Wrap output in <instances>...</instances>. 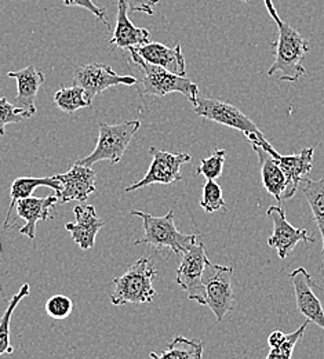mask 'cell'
<instances>
[{"label":"cell","mask_w":324,"mask_h":359,"mask_svg":"<svg viewBox=\"0 0 324 359\" xmlns=\"http://www.w3.org/2000/svg\"><path fill=\"white\" fill-rule=\"evenodd\" d=\"M152 359H202L203 358V341L199 339H186L177 336L169 347L157 353H150Z\"/></svg>","instance_id":"22"},{"label":"cell","mask_w":324,"mask_h":359,"mask_svg":"<svg viewBox=\"0 0 324 359\" xmlns=\"http://www.w3.org/2000/svg\"><path fill=\"white\" fill-rule=\"evenodd\" d=\"M139 55L149 64L162 67L171 74L186 76L185 57L183 54V46L167 47L163 43H146V45L133 47Z\"/></svg>","instance_id":"18"},{"label":"cell","mask_w":324,"mask_h":359,"mask_svg":"<svg viewBox=\"0 0 324 359\" xmlns=\"http://www.w3.org/2000/svg\"><path fill=\"white\" fill-rule=\"evenodd\" d=\"M160 0H126L130 11L145 13L148 15H153V8Z\"/></svg>","instance_id":"32"},{"label":"cell","mask_w":324,"mask_h":359,"mask_svg":"<svg viewBox=\"0 0 324 359\" xmlns=\"http://www.w3.org/2000/svg\"><path fill=\"white\" fill-rule=\"evenodd\" d=\"M286 337H287V334H284V333L280 332V330H275V332H272V333L269 334V337H268V346H269L271 348L279 347L280 344H283V341L286 340Z\"/></svg>","instance_id":"33"},{"label":"cell","mask_w":324,"mask_h":359,"mask_svg":"<svg viewBox=\"0 0 324 359\" xmlns=\"http://www.w3.org/2000/svg\"><path fill=\"white\" fill-rule=\"evenodd\" d=\"M267 216L274 222V233L268 239V245L278 250L279 257L281 260L287 259V256L300 242H316V239L311 236L307 229L295 228L287 222L286 212L281 206H271L267 210Z\"/></svg>","instance_id":"11"},{"label":"cell","mask_w":324,"mask_h":359,"mask_svg":"<svg viewBox=\"0 0 324 359\" xmlns=\"http://www.w3.org/2000/svg\"><path fill=\"white\" fill-rule=\"evenodd\" d=\"M309 320L307 319L295 332L287 334L286 340L283 341V344H280L279 347L275 348H271L268 357L265 359H291L293 358V353H294V348L297 346V343L300 341V339H302L304 336V332L308 326Z\"/></svg>","instance_id":"29"},{"label":"cell","mask_w":324,"mask_h":359,"mask_svg":"<svg viewBox=\"0 0 324 359\" xmlns=\"http://www.w3.org/2000/svg\"><path fill=\"white\" fill-rule=\"evenodd\" d=\"M130 215L141 217L143 225V236L136 241V245H152L157 250L167 248L173 253L183 256L188 248L196 242V235L183 233L177 229L173 210L162 217H155L139 210H132Z\"/></svg>","instance_id":"5"},{"label":"cell","mask_w":324,"mask_h":359,"mask_svg":"<svg viewBox=\"0 0 324 359\" xmlns=\"http://www.w3.org/2000/svg\"><path fill=\"white\" fill-rule=\"evenodd\" d=\"M73 215L75 223H68L65 229L82 250L93 249L97 233L104 226V222L98 217L93 205H78L73 209Z\"/></svg>","instance_id":"14"},{"label":"cell","mask_w":324,"mask_h":359,"mask_svg":"<svg viewBox=\"0 0 324 359\" xmlns=\"http://www.w3.org/2000/svg\"><path fill=\"white\" fill-rule=\"evenodd\" d=\"M149 155L152 156V163L149 170L136 184H132L125 188V192H132L139 188H145L152 184H163L169 185L176 181H181V168L192 161V156L185 152L171 154L167 151H162L159 148L150 147Z\"/></svg>","instance_id":"8"},{"label":"cell","mask_w":324,"mask_h":359,"mask_svg":"<svg viewBox=\"0 0 324 359\" xmlns=\"http://www.w3.org/2000/svg\"><path fill=\"white\" fill-rule=\"evenodd\" d=\"M127 50L130 53L133 62L139 67L142 74L139 81H137L139 94L142 97H146V95L164 97L171 93H181L192 104L196 102V100L199 98V88L196 83L189 81L186 76L171 74L162 67L149 64L133 47Z\"/></svg>","instance_id":"4"},{"label":"cell","mask_w":324,"mask_h":359,"mask_svg":"<svg viewBox=\"0 0 324 359\" xmlns=\"http://www.w3.org/2000/svg\"><path fill=\"white\" fill-rule=\"evenodd\" d=\"M32 116H34L32 114L21 108H17L6 97H0V135H6V129H4L6 125L18 123Z\"/></svg>","instance_id":"28"},{"label":"cell","mask_w":324,"mask_h":359,"mask_svg":"<svg viewBox=\"0 0 324 359\" xmlns=\"http://www.w3.org/2000/svg\"><path fill=\"white\" fill-rule=\"evenodd\" d=\"M206 249L203 243H192L183 255L176 280L188 294L189 300L206 306V289L203 285V272L207 263Z\"/></svg>","instance_id":"9"},{"label":"cell","mask_w":324,"mask_h":359,"mask_svg":"<svg viewBox=\"0 0 324 359\" xmlns=\"http://www.w3.org/2000/svg\"><path fill=\"white\" fill-rule=\"evenodd\" d=\"M264 3L278 27V41L272 43L275 61L268 69V76L279 74L281 82H298L307 75L302 62L309 51V42L297 29L280 18L272 0H264Z\"/></svg>","instance_id":"1"},{"label":"cell","mask_w":324,"mask_h":359,"mask_svg":"<svg viewBox=\"0 0 324 359\" xmlns=\"http://www.w3.org/2000/svg\"><path fill=\"white\" fill-rule=\"evenodd\" d=\"M156 275L157 269H155L153 256L139 259L122 276L112 279L115 289L111 294V303L115 307L150 303L156 296V290L152 285Z\"/></svg>","instance_id":"3"},{"label":"cell","mask_w":324,"mask_h":359,"mask_svg":"<svg viewBox=\"0 0 324 359\" xmlns=\"http://www.w3.org/2000/svg\"><path fill=\"white\" fill-rule=\"evenodd\" d=\"M232 267L213 264L207 260L203 272V285L207 300L206 306L210 307L218 322L233 310L234 294L232 289Z\"/></svg>","instance_id":"7"},{"label":"cell","mask_w":324,"mask_h":359,"mask_svg":"<svg viewBox=\"0 0 324 359\" xmlns=\"http://www.w3.org/2000/svg\"><path fill=\"white\" fill-rule=\"evenodd\" d=\"M129 6L126 0L118 1V15H116V25L113 29V36L109 41V45L122 48L139 47V46L149 43L150 34L145 28H137L129 20Z\"/></svg>","instance_id":"19"},{"label":"cell","mask_w":324,"mask_h":359,"mask_svg":"<svg viewBox=\"0 0 324 359\" xmlns=\"http://www.w3.org/2000/svg\"><path fill=\"white\" fill-rule=\"evenodd\" d=\"M64 6L65 7H71V6H78L82 8L89 10L90 13H93L94 15L104 24L108 27V29H111V24L108 22V17H106V8L105 7H98L93 0H64Z\"/></svg>","instance_id":"31"},{"label":"cell","mask_w":324,"mask_h":359,"mask_svg":"<svg viewBox=\"0 0 324 359\" xmlns=\"http://www.w3.org/2000/svg\"><path fill=\"white\" fill-rule=\"evenodd\" d=\"M141 128L139 121H126L118 125H108L105 122L99 123V135L93 152L79 159L78 163L92 168L99 161H108L112 165H118L129 148L134 135Z\"/></svg>","instance_id":"6"},{"label":"cell","mask_w":324,"mask_h":359,"mask_svg":"<svg viewBox=\"0 0 324 359\" xmlns=\"http://www.w3.org/2000/svg\"><path fill=\"white\" fill-rule=\"evenodd\" d=\"M95 172L89 166L75 162L72 168L62 175H55L54 179L59 181L61 191L55 194L59 203H68L72 201L85 202L97 188Z\"/></svg>","instance_id":"12"},{"label":"cell","mask_w":324,"mask_h":359,"mask_svg":"<svg viewBox=\"0 0 324 359\" xmlns=\"http://www.w3.org/2000/svg\"><path fill=\"white\" fill-rule=\"evenodd\" d=\"M54 104L66 114H73L78 109L87 108L92 105V101H89L85 90L80 86H72V88H61L54 94Z\"/></svg>","instance_id":"25"},{"label":"cell","mask_w":324,"mask_h":359,"mask_svg":"<svg viewBox=\"0 0 324 359\" xmlns=\"http://www.w3.org/2000/svg\"><path fill=\"white\" fill-rule=\"evenodd\" d=\"M291 283L294 286L297 309L309 322H314L324 330V310L318 299L314 286L315 282L309 272L302 267L294 269L290 273Z\"/></svg>","instance_id":"13"},{"label":"cell","mask_w":324,"mask_h":359,"mask_svg":"<svg viewBox=\"0 0 324 359\" xmlns=\"http://www.w3.org/2000/svg\"><path fill=\"white\" fill-rule=\"evenodd\" d=\"M73 311V302L64 294H54L46 303V313L55 320L66 319Z\"/></svg>","instance_id":"30"},{"label":"cell","mask_w":324,"mask_h":359,"mask_svg":"<svg viewBox=\"0 0 324 359\" xmlns=\"http://www.w3.org/2000/svg\"><path fill=\"white\" fill-rule=\"evenodd\" d=\"M200 206L207 213L227 210V203L223 196V189L216 182V180H207L206 184L203 185V195L200 199Z\"/></svg>","instance_id":"26"},{"label":"cell","mask_w":324,"mask_h":359,"mask_svg":"<svg viewBox=\"0 0 324 359\" xmlns=\"http://www.w3.org/2000/svg\"><path fill=\"white\" fill-rule=\"evenodd\" d=\"M39 187L51 188V189L55 191V194H58L61 191V184H59V181L54 179V176L52 177H45V179H41V177H21V179H17L13 182L11 189H10L11 202H10L4 223H3L4 229H8L10 226H13L11 213L15 210L17 202L21 201V199L31 198L32 194L35 192V189L39 188Z\"/></svg>","instance_id":"20"},{"label":"cell","mask_w":324,"mask_h":359,"mask_svg":"<svg viewBox=\"0 0 324 359\" xmlns=\"http://www.w3.org/2000/svg\"><path fill=\"white\" fill-rule=\"evenodd\" d=\"M240 1H243V3H246V1H250V0H240Z\"/></svg>","instance_id":"34"},{"label":"cell","mask_w":324,"mask_h":359,"mask_svg":"<svg viewBox=\"0 0 324 359\" xmlns=\"http://www.w3.org/2000/svg\"><path fill=\"white\" fill-rule=\"evenodd\" d=\"M314 154H315V148H305L302 149L301 154H297V155L284 156L278 154L275 156L280 169L283 170L287 179V188L283 194V201L291 199L295 195L301 184L302 176L308 175L312 170Z\"/></svg>","instance_id":"17"},{"label":"cell","mask_w":324,"mask_h":359,"mask_svg":"<svg viewBox=\"0 0 324 359\" xmlns=\"http://www.w3.org/2000/svg\"><path fill=\"white\" fill-rule=\"evenodd\" d=\"M261 165V177L268 194L274 195L275 199L281 202L283 194L287 188V179L280 169L276 159L261 147H253Z\"/></svg>","instance_id":"21"},{"label":"cell","mask_w":324,"mask_h":359,"mask_svg":"<svg viewBox=\"0 0 324 359\" xmlns=\"http://www.w3.org/2000/svg\"><path fill=\"white\" fill-rule=\"evenodd\" d=\"M193 108L196 115L207 121L239 130L240 133L246 135L251 147H261L274 158L278 155V151L267 141L258 126L237 107L214 98H197L193 104Z\"/></svg>","instance_id":"2"},{"label":"cell","mask_w":324,"mask_h":359,"mask_svg":"<svg viewBox=\"0 0 324 359\" xmlns=\"http://www.w3.org/2000/svg\"><path fill=\"white\" fill-rule=\"evenodd\" d=\"M225 159H227V151L216 149L210 158L202 159L200 166L196 170V175H202L207 180L218 179L223 175Z\"/></svg>","instance_id":"27"},{"label":"cell","mask_w":324,"mask_h":359,"mask_svg":"<svg viewBox=\"0 0 324 359\" xmlns=\"http://www.w3.org/2000/svg\"><path fill=\"white\" fill-rule=\"evenodd\" d=\"M58 203L57 195H48L46 198H27L21 199L15 205V212L20 219L25 222V225L20 228V233L35 239L36 224L39 222H47L51 216V209Z\"/></svg>","instance_id":"15"},{"label":"cell","mask_w":324,"mask_h":359,"mask_svg":"<svg viewBox=\"0 0 324 359\" xmlns=\"http://www.w3.org/2000/svg\"><path fill=\"white\" fill-rule=\"evenodd\" d=\"M8 78L17 81V97L14 105L32 115L36 114V95L41 86L45 83V74L35 65H28L24 69L8 72Z\"/></svg>","instance_id":"16"},{"label":"cell","mask_w":324,"mask_h":359,"mask_svg":"<svg viewBox=\"0 0 324 359\" xmlns=\"http://www.w3.org/2000/svg\"><path fill=\"white\" fill-rule=\"evenodd\" d=\"M301 182H304L302 191L307 196V201L312 209L315 222L322 233V239H323L322 253L324 256V179L318 180V181L302 179Z\"/></svg>","instance_id":"24"},{"label":"cell","mask_w":324,"mask_h":359,"mask_svg":"<svg viewBox=\"0 0 324 359\" xmlns=\"http://www.w3.org/2000/svg\"><path fill=\"white\" fill-rule=\"evenodd\" d=\"M73 85L80 86L85 90L89 101L93 102L94 98L102 91L119 85H126V86L137 85V79L130 75H126V76L118 75L106 64L92 62V64L76 68L73 74Z\"/></svg>","instance_id":"10"},{"label":"cell","mask_w":324,"mask_h":359,"mask_svg":"<svg viewBox=\"0 0 324 359\" xmlns=\"http://www.w3.org/2000/svg\"><path fill=\"white\" fill-rule=\"evenodd\" d=\"M31 287L28 283H24L18 293L14 294L11 297V300L8 302V306L4 311V314L0 318V357L4 354H13L14 353V347L10 343V323H11V316L14 310L17 309V306L29 296Z\"/></svg>","instance_id":"23"}]
</instances>
